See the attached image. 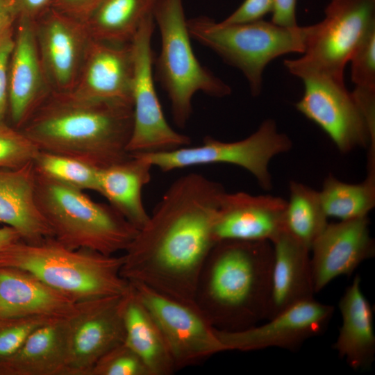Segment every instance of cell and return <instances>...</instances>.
<instances>
[{
    "instance_id": "25",
    "label": "cell",
    "mask_w": 375,
    "mask_h": 375,
    "mask_svg": "<svg viewBox=\"0 0 375 375\" xmlns=\"http://www.w3.org/2000/svg\"><path fill=\"white\" fill-rule=\"evenodd\" d=\"M152 167L147 160L131 155L123 162L99 169L97 192L138 230L149 217L142 192L151 181Z\"/></svg>"
},
{
    "instance_id": "12",
    "label": "cell",
    "mask_w": 375,
    "mask_h": 375,
    "mask_svg": "<svg viewBox=\"0 0 375 375\" xmlns=\"http://www.w3.org/2000/svg\"><path fill=\"white\" fill-rule=\"evenodd\" d=\"M129 283L161 330L176 370L227 351L195 303L169 297L141 283Z\"/></svg>"
},
{
    "instance_id": "1",
    "label": "cell",
    "mask_w": 375,
    "mask_h": 375,
    "mask_svg": "<svg viewBox=\"0 0 375 375\" xmlns=\"http://www.w3.org/2000/svg\"><path fill=\"white\" fill-rule=\"evenodd\" d=\"M225 192L221 183L200 174L176 179L124 251L122 276L195 303L201 270L216 243L213 226Z\"/></svg>"
},
{
    "instance_id": "41",
    "label": "cell",
    "mask_w": 375,
    "mask_h": 375,
    "mask_svg": "<svg viewBox=\"0 0 375 375\" xmlns=\"http://www.w3.org/2000/svg\"><path fill=\"white\" fill-rule=\"evenodd\" d=\"M21 240L20 235L13 228L8 226L0 228V249Z\"/></svg>"
},
{
    "instance_id": "34",
    "label": "cell",
    "mask_w": 375,
    "mask_h": 375,
    "mask_svg": "<svg viewBox=\"0 0 375 375\" xmlns=\"http://www.w3.org/2000/svg\"><path fill=\"white\" fill-rule=\"evenodd\" d=\"M349 61L351 80L356 87L375 89V28L366 35Z\"/></svg>"
},
{
    "instance_id": "39",
    "label": "cell",
    "mask_w": 375,
    "mask_h": 375,
    "mask_svg": "<svg viewBox=\"0 0 375 375\" xmlns=\"http://www.w3.org/2000/svg\"><path fill=\"white\" fill-rule=\"evenodd\" d=\"M15 1L19 9V17L32 20L31 16L42 10L49 0H15Z\"/></svg>"
},
{
    "instance_id": "35",
    "label": "cell",
    "mask_w": 375,
    "mask_h": 375,
    "mask_svg": "<svg viewBox=\"0 0 375 375\" xmlns=\"http://www.w3.org/2000/svg\"><path fill=\"white\" fill-rule=\"evenodd\" d=\"M15 42V28L0 38V122L8 112V74L10 56Z\"/></svg>"
},
{
    "instance_id": "18",
    "label": "cell",
    "mask_w": 375,
    "mask_h": 375,
    "mask_svg": "<svg viewBox=\"0 0 375 375\" xmlns=\"http://www.w3.org/2000/svg\"><path fill=\"white\" fill-rule=\"evenodd\" d=\"M51 91L39 54L34 21L20 17L8 74V112L12 126L20 129Z\"/></svg>"
},
{
    "instance_id": "38",
    "label": "cell",
    "mask_w": 375,
    "mask_h": 375,
    "mask_svg": "<svg viewBox=\"0 0 375 375\" xmlns=\"http://www.w3.org/2000/svg\"><path fill=\"white\" fill-rule=\"evenodd\" d=\"M19 17V12L15 0H0V38L14 28Z\"/></svg>"
},
{
    "instance_id": "13",
    "label": "cell",
    "mask_w": 375,
    "mask_h": 375,
    "mask_svg": "<svg viewBox=\"0 0 375 375\" xmlns=\"http://www.w3.org/2000/svg\"><path fill=\"white\" fill-rule=\"evenodd\" d=\"M126 293L76 302L66 318L67 375H90L105 353L124 342Z\"/></svg>"
},
{
    "instance_id": "28",
    "label": "cell",
    "mask_w": 375,
    "mask_h": 375,
    "mask_svg": "<svg viewBox=\"0 0 375 375\" xmlns=\"http://www.w3.org/2000/svg\"><path fill=\"white\" fill-rule=\"evenodd\" d=\"M319 194L328 218L349 220L367 217L375 206V172H367L366 178L355 184L329 174Z\"/></svg>"
},
{
    "instance_id": "29",
    "label": "cell",
    "mask_w": 375,
    "mask_h": 375,
    "mask_svg": "<svg viewBox=\"0 0 375 375\" xmlns=\"http://www.w3.org/2000/svg\"><path fill=\"white\" fill-rule=\"evenodd\" d=\"M290 199L285 212V231L310 248L328 222L319 191L295 181L289 184Z\"/></svg>"
},
{
    "instance_id": "19",
    "label": "cell",
    "mask_w": 375,
    "mask_h": 375,
    "mask_svg": "<svg viewBox=\"0 0 375 375\" xmlns=\"http://www.w3.org/2000/svg\"><path fill=\"white\" fill-rule=\"evenodd\" d=\"M131 42L91 38L76 84L70 92L89 99L132 103Z\"/></svg>"
},
{
    "instance_id": "6",
    "label": "cell",
    "mask_w": 375,
    "mask_h": 375,
    "mask_svg": "<svg viewBox=\"0 0 375 375\" xmlns=\"http://www.w3.org/2000/svg\"><path fill=\"white\" fill-rule=\"evenodd\" d=\"M187 26L192 40L242 72L254 97L262 92L266 66L281 56L303 53L312 28H284L262 19L224 24L205 16L187 19Z\"/></svg>"
},
{
    "instance_id": "14",
    "label": "cell",
    "mask_w": 375,
    "mask_h": 375,
    "mask_svg": "<svg viewBox=\"0 0 375 375\" xmlns=\"http://www.w3.org/2000/svg\"><path fill=\"white\" fill-rule=\"evenodd\" d=\"M333 312V306L312 298L288 307L260 325L235 331L215 330L227 351L270 347L295 351L308 339L322 333Z\"/></svg>"
},
{
    "instance_id": "22",
    "label": "cell",
    "mask_w": 375,
    "mask_h": 375,
    "mask_svg": "<svg viewBox=\"0 0 375 375\" xmlns=\"http://www.w3.org/2000/svg\"><path fill=\"white\" fill-rule=\"evenodd\" d=\"M33 161L22 167L0 168V224L15 229L27 242L53 237L35 196Z\"/></svg>"
},
{
    "instance_id": "7",
    "label": "cell",
    "mask_w": 375,
    "mask_h": 375,
    "mask_svg": "<svg viewBox=\"0 0 375 375\" xmlns=\"http://www.w3.org/2000/svg\"><path fill=\"white\" fill-rule=\"evenodd\" d=\"M153 17L161 38L160 51L154 61L156 77L168 96L174 122L183 128L192 113L197 92L222 98L229 95L231 89L196 57L183 0H156Z\"/></svg>"
},
{
    "instance_id": "24",
    "label": "cell",
    "mask_w": 375,
    "mask_h": 375,
    "mask_svg": "<svg viewBox=\"0 0 375 375\" xmlns=\"http://www.w3.org/2000/svg\"><path fill=\"white\" fill-rule=\"evenodd\" d=\"M67 321L58 317L35 329L10 356L0 375H67Z\"/></svg>"
},
{
    "instance_id": "17",
    "label": "cell",
    "mask_w": 375,
    "mask_h": 375,
    "mask_svg": "<svg viewBox=\"0 0 375 375\" xmlns=\"http://www.w3.org/2000/svg\"><path fill=\"white\" fill-rule=\"evenodd\" d=\"M34 24L39 54L51 90L72 91L91 40L83 22L58 14Z\"/></svg>"
},
{
    "instance_id": "2",
    "label": "cell",
    "mask_w": 375,
    "mask_h": 375,
    "mask_svg": "<svg viewBox=\"0 0 375 375\" xmlns=\"http://www.w3.org/2000/svg\"><path fill=\"white\" fill-rule=\"evenodd\" d=\"M133 127L130 103L51 91L20 130L40 151L103 169L128 159Z\"/></svg>"
},
{
    "instance_id": "37",
    "label": "cell",
    "mask_w": 375,
    "mask_h": 375,
    "mask_svg": "<svg viewBox=\"0 0 375 375\" xmlns=\"http://www.w3.org/2000/svg\"><path fill=\"white\" fill-rule=\"evenodd\" d=\"M297 0H272V22L276 26L294 28L299 25L296 19Z\"/></svg>"
},
{
    "instance_id": "36",
    "label": "cell",
    "mask_w": 375,
    "mask_h": 375,
    "mask_svg": "<svg viewBox=\"0 0 375 375\" xmlns=\"http://www.w3.org/2000/svg\"><path fill=\"white\" fill-rule=\"evenodd\" d=\"M272 0H244L242 3L226 19L224 24H238L261 19L271 12Z\"/></svg>"
},
{
    "instance_id": "20",
    "label": "cell",
    "mask_w": 375,
    "mask_h": 375,
    "mask_svg": "<svg viewBox=\"0 0 375 375\" xmlns=\"http://www.w3.org/2000/svg\"><path fill=\"white\" fill-rule=\"evenodd\" d=\"M76 302L31 273L0 266V318L47 316L67 318Z\"/></svg>"
},
{
    "instance_id": "8",
    "label": "cell",
    "mask_w": 375,
    "mask_h": 375,
    "mask_svg": "<svg viewBox=\"0 0 375 375\" xmlns=\"http://www.w3.org/2000/svg\"><path fill=\"white\" fill-rule=\"evenodd\" d=\"M312 26L303 55L285 66L296 76L315 72L344 81L347 63L375 28V0H331L324 19Z\"/></svg>"
},
{
    "instance_id": "10",
    "label": "cell",
    "mask_w": 375,
    "mask_h": 375,
    "mask_svg": "<svg viewBox=\"0 0 375 375\" xmlns=\"http://www.w3.org/2000/svg\"><path fill=\"white\" fill-rule=\"evenodd\" d=\"M156 24L148 16L131 41L133 61V127L128 145L131 155L172 151L189 146L191 140L167 122L153 81L151 38Z\"/></svg>"
},
{
    "instance_id": "21",
    "label": "cell",
    "mask_w": 375,
    "mask_h": 375,
    "mask_svg": "<svg viewBox=\"0 0 375 375\" xmlns=\"http://www.w3.org/2000/svg\"><path fill=\"white\" fill-rule=\"evenodd\" d=\"M271 293L266 319L288 307L313 298L310 250L283 231L272 242Z\"/></svg>"
},
{
    "instance_id": "3",
    "label": "cell",
    "mask_w": 375,
    "mask_h": 375,
    "mask_svg": "<svg viewBox=\"0 0 375 375\" xmlns=\"http://www.w3.org/2000/svg\"><path fill=\"white\" fill-rule=\"evenodd\" d=\"M273 246L269 241L216 242L201 270L194 303L216 329H246L266 319Z\"/></svg>"
},
{
    "instance_id": "16",
    "label": "cell",
    "mask_w": 375,
    "mask_h": 375,
    "mask_svg": "<svg viewBox=\"0 0 375 375\" xmlns=\"http://www.w3.org/2000/svg\"><path fill=\"white\" fill-rule=\"evenodd\" d=\"M286 206L287 201L278 197L225 192L214 223L215 242H272L285 231Z\"/></svg>"
},
{
    "instance_id": "15",
    "label": "cell",
    "mask_w": 375,
    "mask_h": 375,
    "mask_svg": "<svg viewBox=\"0 0 375 375\" xmlns=\"http://www.w3.org/2000/svg\"><path fill=\"white\" fill-rule=\"evenodd\" d=\"M367 217L328 224L312 244V275L315 292L333 279L349 276L375 254Z\"/></svg>"
},
{
    "instance_id": "23",
    "label": "cell",
    "mask_w": 375,
    "mask_h": 375,
    "mask_svg": "<svg viewBox=\"0 0 375 375\" xmlns=\"http://www.w3.org/2000/svg\"><path fill=\"white\" fill-rule=\"evenodd\" d=\"M357 275L341 297L338 306L342 323L333 349L354 369H367L375 358V333L371 304Z\"/></svg>"
},
{
    "instance_id": "9",
    "label": "cell",
    "mask_w": 375,
    "mask_h": 375,
    "mask_svg": "<svg viewBox=\"0 0 375 375\" xmlns=\"http://www.w3.org/2000/svg\"><path fill=\"white\" fill-rule=\"evenodd\" d=\"M292 147L289 136L279 132L275 121L268 119L255 132L241 140L223 142L207 136L197 147L135 155L164 172L209 164L236 165L251 174L261 188L269 191L272 189L269 162L274 157L289 151Z\"/></svg>"
},
{
    "instance_id": "5",
    "label": "cell",
    "mask_w": 375,
    "mask_h": 375,
    "mask_svg": "<svg viewBox=\"0 0 375 375\" xmlns=\"http://www.w3.org/2000/svg\"><path fill=\"white\" fill-rule=\"evenodd\" d=\"M35 196L53 238L69 249L115 255L125 251L138 233V229L109 203L97 202L85 191L36 170Z\"/></svg>"
},
{
    "instance_id": "26",
    "label": "cell",
    "mask_w": 375,
    "mask_h": 375,
    "mask_svg": "<svg viewBox=\"0 0 375 375\" xmlns=\"http://www.w3.org/2000/svg\"><path fill=\"white\" fill-rule=\"evenodd\" d=\"M124 342L142 360L151 375H170L176 369L164 335L130 285L125 294Z\"/></svg>"
},
{
    "instance_id": "33",
    "label": "cell",
    "mask_w": 375,
    "mask_h": 375,
    "mask_svg": "<svg viewBox=\"0 0 375 375\" xmlns=\"http://www.w3.org/2000/svg\"><path fill=\"white\" fill-rule=\"evenodd\" d=\"M47 316L0 318V360L14 353L38 328L53 319Z\"/></svg>"
},
{
    "instance_id": "31",
    "label": "cell",
    "mask_w": 375,
    "mask_h": 375,
    "mask_svg": "<svg viewBox=\"0 0 375 375\" xmlns=\"http://www.w3.org/2000/svg\"><path fill=\"white\" fill-rule=\"evenodd\" d=\"M39 151L20 129L0 122V168L22 167L33 161Z\"/></svg>"
},
{
    "instance_id": "11",
    "label": "cell",
    "mask_w": 375,
    "mask_h": 375,
    "mask_svg": "<svg viewBox=\"0 0 375 375\" xmlns=\"http://www.w3.org/2000/svg\"><path fill=\"white\" fill-rule=\"evenodd\" d=\"M304 85L297 109L319 126L342 153L369 147L368 159H375L374 133L344 81L315 73L297 76Z\"/></svg>"
},
{
    "instance_id": "4",
    "label": "cell",
    "mask_w": 375,
    "mask_h": 375,
    "mask_svg": "<svg viewBox=\"0 0 375 375\" xmlns=\"http://www.w3.org/2000/svg\"><path fill=\"white\" fill-rule=\"evenodd\" d=\"M123 256L72 249L53 237L19 240L0 249V266L27 271L76 302L121 295L130 283L121 274Z\"/></svg>"
},
{
    "instance_id": "27",
    "label": "cell",
    "mask_w": 375,
    "mask_h": 375,
    "mask_svg": "<svg viewBox=\"0 0 375 375\" xmlns=\"http://www.w3.org/2000/svg\"><path fill=\"white\" fill-rule=\"evenodd\" d=\"M156 0H101L83 24L91 38L131 43L144 19L153 13Z\"/></svg>"
},
{
    "instance_id": "32",
    "label": "cell",
    "mask_w": 375,
    "mask_h": 375,
    "mask_svg": "<svg viewBox=\"0 0 375 375\" xmlns=\"http://www.w3.org/2000/svg\"><path fill=\"white\" fill-rule=\"evenodd\" d=\"M90 375H151L140 356L125 342L105 353Z\"/></svg>"
},
{
    "instance_id": "30",
    "label": "cell",
    "mask_w": 375,
    "mask_h": 375,
    "mask_svg": "<svg viewBox=\"0 0 375 375\" xmlns=\"http://www.w3.org/2000/svg\"><path fill=\"white\" fill-rule=\"evenodd\" d=\"M38 173L65 185L97 191L99 169L76 158L39 151L33 160Z\"/></svg>"
},
{
    "instance_id": "40",
    "label": "cell",
    "mask_w": 375,
    "mask_h": 375,
    "mask_svg": "<svg viewBox=\"0 0 375 375\" xmlns=\"http://www.w3.org/2000/svg\"><path fill=\"white\" fill-rule=\"evenodd\" d=\"M101 1V0H60L61 3L67 7V9H72L76 12H78L81 15L83 13V11L86 9L85 8L88 6L89 11L88 15L90 12L89 8H91L92 12Z\"/></svg>"
}]
</instances>
